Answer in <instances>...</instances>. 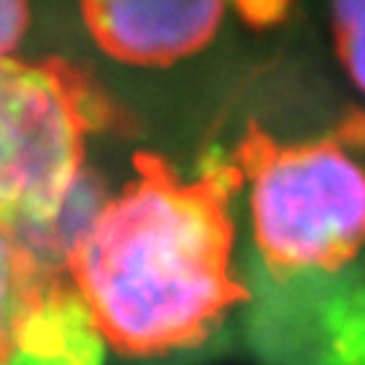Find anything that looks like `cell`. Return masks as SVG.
<instances>
[{
    "label": "cell",
    "instance_id": "obj_1",
    "mask_svg": "<svg viewBox=\"0 0 365 365\" xmlns=\"http://www.w3.org/2000/svg\"><path fill=\"white\" fill-rule=\"evenodd\" d=\"M225 179L195 184L155 170L106 200L71 284L108 346L130 354L190 346L244 298L230 265Z\"/></svg>",
    "mask_w": 365,
    "mask_h": 365
},
{
    "label": "cell",
    "instance_id": "obj_2",
    "mask_svg": "<svg viewBox=\"0 0 365 365\" xmlns=\"http://www.w3.org/2000/svg\"><path fill=\"white\" fill-rule=\"evenodd\" d=\"M255 247L274 279L330 274L365 252V168L333 141L244 146Z\"/></svg>",
    "mask_w": 365,
    "mask_h": 365
},
{
    "label": "cell",
    "instance_id": "obj_3",
    "mask_svg": "<svg viewBox=\"0 0 365 365\" xmlns=\"http://www.w3.org/2000/svg\"><path fill=\"white\" fill-rule=\"evenodd\" d=\"M76 92L46 66L0 63V222L9 227L57 203L84 173Z\"/></svg>",
    "mask_w": 365,
    "mask_h": 365
},
{
    "label": "cell",
    "instance_id": "obj_4",
    "mask_svg": "<svg viewBox=\"0 0 365 365\" xmlns=\"http://www.w3.org/2000/svg\"><path fill=\"white\" fill-rule=\"evenodd\" d=\"M257 317L260 344L282 365H365V252L330 274L276 279Z\"/></svg>",
    "mask_w": 365,
    "mask_h": 365
},
{
    "label": "cell",
    "instance_id": "obj_5",
    "mask_svg": "<svg viewBox=\"0 0 365 365\" xmlns=\"http://www.w3.org/2000/svg\"><path fill=\"white\" fill-rule=\"evenodd\" d=\"M101 49L122 63L165 66L203 49L222 25L214 0H103L84 6Z\"/></svg>",
    "mask_w": 365,
    "mask_h": 365
},
{
    "label": "cell",
    "instance_id": "obj_6",
    "mask_svg": "<svg viewBox=\"0 0 365 365\" xmlns=\"http://www.w3.org/2000/svg\"><path fill=\"white\" fill-rule=\"evenodd\" d=\"M106 349L73 284L46 279L0 346V365H103Z\"/></svg>",
    "mask_w": 365,
    "mask_h": 365
},
{
    "label": "cell",
    "instance_id": "obj_7",
    "mask_svg": "<svg viewBox=\"0 0 365 365\" xmlns=\"http://www.w3.org/2000/svg\"><path fill=\"white\" fill-rule=\"evenodd\" d=\"M108 195L92 173H81L63 197L30 220L9 225L14 244L19 247L27 265L43 279H60L90 238L95 222L103 211Z\"/></svg>",
    "mask_w": 365,
    "mask_h": 365
},
{
    "label": "cell",
    "instance_id": "obj_8",
    "mask_svg": "<svg viewBox=\"0 0 365 365\" xmlns=\"http://www.w3.org/2000/svg\"><path fill=\"white\" fill-rule=\"evenodd\" d=\"M43 282L46 279L27 265L9 227L0 222V346L6 344L9 333L19 322V317L25 314Z\"/></svg>",
    "mask_w": 365,
    "mask_h": 365
},
{
    "label": "cell",
    "instance_id": "obj_9",
    "mask_svg": "<svg viewBox=\"0 0 365 365\" xmlns=\"http://www.w3.org/2000/svg\"><path fill=\"white\" fill-rule=\"evenodd\" d=\"M333 33L346 73L365 92V0H349L333 9Z\"/></svg>",
    "mask_w": 365,
    "mask_h": 365
},
{
    "label": "cell",
    "instance_id": "obj_10",
    "mask_svg": "<svg viewBox=\"0 0 365 365\" xmlns=\"http://www.w3.org/2000/svg\"><path fill=\"white\" fill-rule=\"evenodd\" d=\"M30 27V9L16 0H0V63L14 60L16 46Z\"/></svg>",
    "mask_w": 365,
    "mask_h": 365
}]
</instances>
